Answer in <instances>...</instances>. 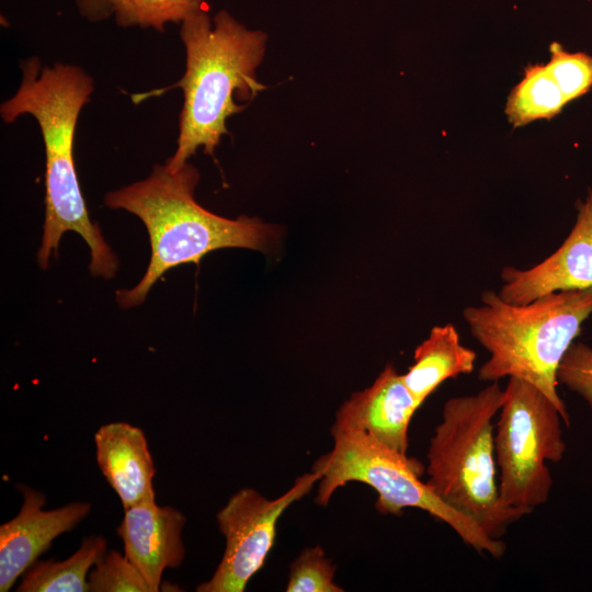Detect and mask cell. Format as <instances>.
<instances>
[{
	"label": "cell",
	"instance_id": "obj_7",
	"mask_svg": "<svg viewBox=\"0 0 592 592\" xmlns=\"http://www.w3.org/2000/svg\"><path fill=\"white\" fill-rule=\"evenodd\" d=\"M563 420L553 401L536 386L509 377L494 425V455L501 501L531 513L549 497L553 478L546 462L565 453Z\"/></svg>",
	"mask_w": 592,
	"mask_h": 592
},
{
	"label": "cell",
	"instance_id": "obj_10",
	"mask_svg": "<svg viewBox=\"0 0 592 592\" xmlns=\"http://www.w3.org/2000/svg\"><path fill=\"white\" fill-rule=\"evenodd\" d=\"M498 293L506 303L527 304L545 294L592 287V190L579 203L576 224L562 244L533 267L506 266Z\"/></svg>",
	"mask_w": 592,
	"mask_h": 592
},
{
	"label": "cell",
	"instance_id": "obj_21",
	"mask_svg": "<svg viewBox=\"0 0 592 592\" xmlns=\"http://www.w3.org/2000/svg\"><path fill=\"white\" fill-rule=\"evenodd\" d=\"M557 380L580 395L592 408V348L572 342L560 362Z\"/></svg>",
	"mask_w": 592,
	"mask_h": 592
},
{
	"label": "cell",
	"instance_id": "obj_16",
	"mask_svg": "<svg viewBox=\"0 0 592 592\" xmlns=\"http://www.w3.org/2000/svg\"><path fill=\"white\" fill-rule=\"evenodd\" d=\"M567 103L546 66L528 65L508 98L505 113L509 121L520 127L536 119L553 118Z\"/></svg>",
	"mask_w": 592,
	"mask_h": 592
},
{
	"label": "cell",
	"instance_id": "obj_17",
	"mask_svg": "<svg viewBox=\"0 0 592 592\" xmlns=\"http://www.w3.org/2000/svg\"><path fill=\"white\" fill-rule=\"evenodd\" d=\"M205 0H112L113 15L121 27L139 26L163 33L168 23L181 24L190 14L205 9Z\"/></svg>",
	"mask_w": 592,
	"mask_h": 592
},
{
	"label": "cell",
	"instance_id": "obj_8",
	"mask_svg": "<svg viewBox=\"0 0 592 592\" xmlns=\"http://www.w3.org/2000/svg\"><path fill=\"white\" fill-rule=\"evenodd\" d=\"M320 476H299L281 497L269 500L251 488L237 491L217 513L226 546L214 574L196 587L197 592H243L262 568L272 549L282 513L306 496Z\"/></svg>",
	"mask_w": 592,
	"mask_h": 592
},
{
	"label": "cell",
	"instance_id": "obj_20",
	"mask_svg": "<svg viewBox=\"0 0 592 592\" xmlns=\"http://www.w3.org/2000/svg\"><path fill=\"white\" fill-rule=\"evenodd\" d=\"M334 566L321 547L306 548L291 566L287 592H342L333 582Z\"/></svg>",
	"mask_w": 592,
	"mask_h": 592
},
{
	"label": "cell",
	"instance_id": "obj_1",
	"mask_svg": "<svg viewBox=\"0 0 592 592\" xmlns=\"http://www.w3.org/2000/svg\"><path fill=\"white\" fill-rule=\"evenodd\" d=\"M21 70L20 87L1 103L0 115L3 122L13 123L30 114L42 133L46 156L45 220L38 264L45 270L52 253L57 254L62 235L75 231L90 249L91 273L112 278L118 261L89 217L73 158L76 126L94 90L93 78L75 65L43 66L36 56L23 60Z\"/></svg>",
	"mask_w": 592,
	"mask_h": 592
},
{
	"label": "cell",
	"instance_id": "obj_19",
	"mask_svg": "<svg viewBox=\"0 0 592 592\" xmlns=\"http://www.w3.org/2000/svg\"><path fill=\"white\" fill-rule=\"evenodd\" d=\"M545 66L567 102L585 94L592 87V56L588 54L569 53L553 43L550 59Z\"/></svg>",
	"mask_w": 592,
	"mask_h": 592
},
{
	"label": "cell",
	"instance_id": "obj_9",
	"mask_svg": "<svg viewBox=\"0 0 592 592\" xmlns=\"http://www.w3.org/2000/svg\"><path fill=\"white\" fill-rule=\"evenodd\" d=\"M23 496L19 513L0 525V591L8 592L59 535L75 528L91 511L89 502L73 501L44 510L42 491L19 483Z\"/></svg>",
	"mask_w": 592,
	"mask_h": 592
},
{
	"label": "cell",
	"instance_id": "obj_13",
	"mask_svg": "<svg viewBox=\"0 0 592 592\" xmlns=\"http://www.w3.org/2000/svg\"><path fill=\"white\" fill-rule=\"evenodd\" d=\"M94 444L98 466L124 510L156 500V468L140 428L123 421L106 423L95 432Z\"/></svg>",
	"mask_w": 592,
	"mask_h": 592
},
{
	"label": "cell",
	"instance_id": "obj_6",
	"mask_svg": "<svg viewBox=\"0 0 592 592\" xmlns=\"http://www.w3.org/2000/svg\"><path fill=\"white\" fill-rule=\"evenodd\" d=\"M333 448L320 456L312 471L320 476L316 502L327 505L337 489L348 482L368 485L377 492L375 508L383 514L400 515L417 508L446 523L479 554L501 558L502 539L489 537L468 516L445 504L420 477L423 466L415 458L379 443L364 431L333 424Z\"/></svg>",
	"mask_w": 592,
	"mask_h": 592
},
{
	"label": "cell",
	"instance_id": "obj_22",
	"mask_svg": "<svg viewBox=\"0 0 592 592\" xmlns=\"http://www.w3.org/2000/svg\"><path fill=\"white\" fill-rule=\"evenodd\" d=\"M79 13L89 22H101L113 15L112 0H75Z\"/></svg>",
	"mask_w": 592,
	"mask_h": 592
},
{
	"label": "cell",
	"instance_id": "obj_2",
	"mask_svg": "<svg viewBox=\"0 0 592 592\" xmlns=\"http://www.w3.org/2000/svg\"><path fill=\"white\" fill-rule=\"evenodd\" d=\"M180 37L186 55L183 77L147 94L171 88L183 90L177 149L164 163L173 172L200 147L214 156L221 137L228 134L227 118L246 107L238 101L248 103L266 89L255 72L265 54L264 32L248 29L226 10L212 20L202 9L181 23Z\"/></svg>",
	"mask_w": 592,
	"mask_h": 592
},
{
	"label": "cell",
	"instance_id": "obj_12",
	"mask_svg": "<svg viewBox=\"0 0 592 592\" xmlns=\"http://www.w3.org/2000/svg\"><path fill=\"white\" fill-rule=\"evenodd\" d=\"M421 403L394 365H387L366 389L354 392L337 412L334 424L364 431L379 443L407 454L408 430Z\"/></svg>",
	"mask_w": 592,
	"mask_h": 592
},
{
	"label": "cell",
	"instance_id": "obj_14",
	"mask_svg": "<svg viewBox=\"0 0 592 592\" xmlns=\"http://www.w3.org/2000/svg\"><path fill=\"white\" fill-rule=\"evenodd\" d=\"M414 363L402 379L412 396L422 405L446 379L469 374L477 354L460 343L457 329L447 323L435 326L415 349Z\"/></svg>",
	"mask_w": 592,
	"mask_h": 592
},
{
	"label": "cell",
	"instance_id": "obj_15",
	"mask_svg": "<svg viewBox=\"0 0 592 592\" xmlns=\"http://www.w3.org/2000/svg\"><path fill=\"white\" fill-rule=\"evenodd\" d=\"M107 551L102 535H89L67 559L36 560L22 574L18 592H89L88 574Z\"/></svg>",
	"mask_w": 592,
	"mask_h": 592
},
{
	"label": "cell",
	"instance_id": "obj_5",
	"mask_svg": "<svg viewBox=\"0 0 592 592\" xmlns=\"http://www.w3.org/2000/svg\"><path fill=\"white\" fill-rule=\"evenodd\" d=\"M503 399L498 382L475 395L448 399L426 454V483L434 493L493 539L527 514L501 501L496 479L493 419Z\"/></svg>",
	"mask_w": 592,
	"mask_h": 592
},
{
	"label": "cell",
	"instance_id": "obj_4",
	"mask_svg": "<svg viewBox=\"0 0 592 592\" xmlns=\"http://www.w3.org/2000/svg\"><path fill=\"white\" fill-rule=\"evenodd\" d=\"M480 306L463 311L471 335L490 354L478 371L483 382L519 377L540 389L557 407L566 426L570 417L557 391V372L583 321L592 314V287L545 294L514 305L493 291Z\"/></svg>",
	"mask_w": 592,
	"mask_h": 592
},
{
	"label": "cell",
	"instance_id": "obj_18",
	"mask_svg": "<svg viewBox=\"0 0 592 592\" xmlns=\"http://www.w3.org/2000/svg\"><path fill=\"white\" fill-rule=\"evenodd\" d=\"M88 584L89 592H151L138 569L114 549L92 567Z\"/></svg>",
	"mask_w": 592,
	"mask_h": 592
},
{
	"label": "cell",
	"instance_id": "obj_3",
	"mask_svg": "<svg viewBox=\"0 0 592 592\" xmlns=\"http://www.w3.org/2000/svg\"><path fill=\"white\" fill-rule=\"evenodd\" d=\"M198 170L186 162L178 171L155 164L145 180L109 192L107 207L125 209L145 225L151 248L149 265L139 283L116 292L121 307L139 306L153 284L169 270L198 263L221 248L265 250L276 228L257 217L229 219L202 207L194 200Z\"/></svg>",
	"mask_w": 592,
	"mask_h": 592
},
{
	"label": "cell",
	"instance_id": "obj_11",
	"mask_svg": "<svg viewBox=\"0 0 592 592\" xmlns=\"http://www.w3.org/2000/svg\"><path fill=\"white\" fill-rule=\"evenodd\" d=\"M116 528L124 543V555L138 569L151 592L161 588L164 570L179 568L185 557L182 531L186 517L173 506L156 500L124 510Z\"/></svg>",
	"mask_w": 592,
	"mask_h": 592
}]
</instances>
